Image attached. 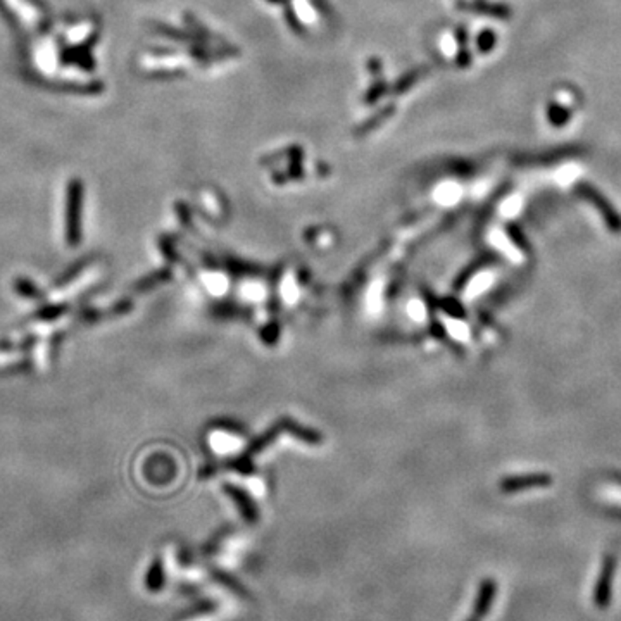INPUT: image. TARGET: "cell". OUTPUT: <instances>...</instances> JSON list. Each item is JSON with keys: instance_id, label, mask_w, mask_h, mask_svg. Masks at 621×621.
<instances>
[{"instance_id": "6da1fadb", "label": "cell", "mask_w": 621, "mask_h": 621, "mask_svg": "<svg viewBox=\"0 0 621 621\" xmlns=\"http://www.w3.org/2000/svg\"><path fill=\"white\" fill-rule=\"evenodd\" d=\"M580 192H582L583 197H587V199H589L590 202L597 207L599 213H601L602 218H604L608 228L613 230L615 233H620L621 232V216L618 213H616L615 209H613L611 204H609L604 197L599 195L595 190L587 188V186H582V188H580Z\"/></svg>"}, {"instance_id": "7a4b0ae2", "label": "cell", "mask_w": 621, "mask_h": 621, "mask_svg": "<svg viewBox=\"0 0 621 621\" xmlns=\"http://www.w3.org/2000/svg\"><path fill=\"white\" fill-rule=\"evenodd\" d=\"M553 485V478L546 473L525 474V477H513L504 481V488L507 491H523V488H539Z\"/></svg>"}]
</instances>
